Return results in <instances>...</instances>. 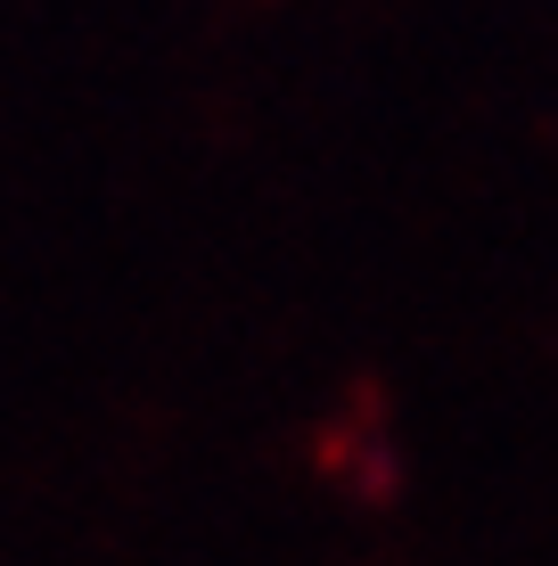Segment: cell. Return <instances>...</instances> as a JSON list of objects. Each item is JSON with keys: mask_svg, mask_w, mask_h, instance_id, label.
I'll return each mask as SVG.
<instances>
[]
</instances>
